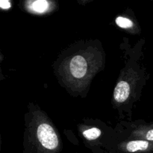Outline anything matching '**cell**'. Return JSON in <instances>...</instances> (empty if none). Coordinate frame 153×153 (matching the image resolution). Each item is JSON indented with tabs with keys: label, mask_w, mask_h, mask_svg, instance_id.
<instances>
[{
	"label": "cell",
	"mask_w": 153,
	"mask_h": 153,
	"mask_svg": "<svg viewBox=\"0 0 153 153\" xmlns=\"http://www.w3.org/2000/svg\"><path fill=\"white\" fill-rule=\"evenodd\" d=\"M38 140L47 149L53 150L58 146V138L53 128L47 123L40 124L37 129Z\"/></svg>",
	"instance_id": "obj_1"
},
{
	"label": "cell",
	"mask_w": 153,
	"mask_h": 153,
	"mask_svg": "<svg viewBox=\"0 0 153 153\" xmlns=\"http://www.w3.org/2000/svg\"><path fill=\"white\" fill-rule=\"evenodd\" d=\"M70 72L73 77L82 79L86 75L88 70V64L84 57L76 55L72 58L70 65Z\"/></svg>",
	"instance_id": "obj_2"
},
{
	"label": "cell",
	"mask_w": 153,
	"mask_h": 153,
	"mask_svg": "<svg viewBox=\"0 0 153 153\" xmlns=\"http://www.w3.org/2000/svg\"><path fill=\"white\" fill-rule=\"evenodd\" d=\"M130 94V86L126 82L121 81L116 86L114 92V97L117 102L122 103L128 99Z\"/></svg>",
	"instance_id": "obj_3"
},
{
	"label": "cell",
	"mask_w": 153,
	"mask_h": 153,
	"mask_svg": "<svg viewBox=\"0 0 153 153\" xmlns=\"http://www.w3.org/2000/svg\"><path fill=\"white\" fill-rule=\"evenodd\" d=\"M149 142L146 140H132L127 143L126 150L129 152L145 151L149 147Z\"/></svg>",
	"instance_id": "obj_4"
},
{
	"label": "cell",
	"mask_w": 153,
	"mask_h": 153,
	"mask_svg": "<svg viewBox=\"0 0 153 153\" xmlns=\"http://www.w3.org/2000/svg\"><path fill=\"white\" fill-rule=\"evenodd\" d=\"M49 7V2L46 0H38L35 1L31 4L33 10L36 11L37 13H43L47 10Z\"/></svg>",
	"instance_id": "obj_5"
},
{
	"label": "cell",
	"mask_w": 153,
	"mask_h": 153,
	"mask_svg": "<svg viewBox=\"0 0 153 153\" xmlns=\"http://www.w3.org/2000/svg\"><path fill=\"white\" fill-rule=\"evenodd\" d=\"M102 134L101 130L97 128H91L83 131V135L87 140H93L98 138Z\"/></svg>",
	"instance_id": "obj_6"
},
{
	"label": "cell",
	"mask_w": 153,
	"mask_h": 153,
	"mask_svg": "<svg viewBox=\"0 0 153 153\" xmlns=\"http://www.w3.org/2000/svg\"><path fill=\"white\" fill-rule=\"evenodd\" d=\"M116 23L117 24L118 26L123 28H130V27H131L133 25L132 21L130 20L128 18L122 17V16H119V17L117 18Z\"/></svg>",
	"instance_id": "obj_7"
},
{
	"label": "cell",
	"mask_w": 153,
	"mask_h": 153,
	"mask_svg": "<svg viewBox=\"0 0 153 153\" xmlns=\"http://www.w3.org/2000/svg\"><path fill=\"white\" fill-rule=\"evenodd\" d=\"M0 7L2 9H8L10 7V1L7 0H1L0 1Z\"/></svg>",
	"instance_id": "obj_8"
},
{
	"label": "cell",
	"mask_w": 153,
	"mask_h": 153,
	"mask_svg": "<svg viewBox=\"0 0 153 153\" xmlns=\"http://www.w3.org/2000/svg\"><path fill=\"white\" fill-rule=\"evenodd\" d=\"M146 139L148 141H153V128L147 131L146 134Z\"/></svg>",
	"instance_id": "obj_9"
}]
</instances>
